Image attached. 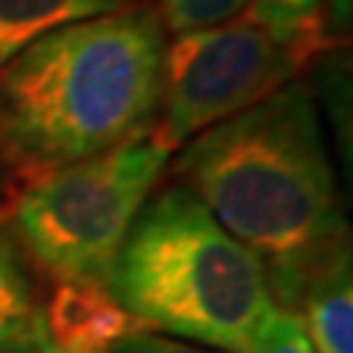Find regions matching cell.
I'll return each instance as SVG.
<instances>
[{"mask_svg": "<svg viewBox=\"0 0 353 353\" xmlns=\"http://www.w3.org/2000/svg\"><path fill=\"white\" fill-rule=\"evenodd\" d=\"M168 171L256 253L280 309L292 312L309 274L347 248L336 174L303 85H283L197 132Z\"/></svg>", "mask_w": 353, "mask_h": 353, "instance_id": "6da1fadb", "label": "cell"}, {"mask_svg": "<svg viewBox=\"0 0 353 353\" xmlns=\"http://www.w3.org/2000/svg\"><path fill=\"white\" fill-rule=\"evenodd\" d=\"M165 27L127 6L41 36L0 68V224L21 189L150 130L162 97Z\"/></svg>", "mask_w": 353, "mask_h": 353, "instance_id": "7a4b0ae2", "label": "cell"}, {"mask_svg": "<svg viewBox=\"0 0 353 353\" xmlns=\"http://www.w3.org/2000/svg\"><path fill=\"white\" fill-rule=\"evenodd\" d=\"M106 289L141 327L233 353L274 309L259 256L176 183L139 209Z\"/></svg>", "mask_w": 353, "mask_h": 353, "instance_id": "3957f363", "label": "cell"}, {"mask_svg": "<svg viewBox=\"0 0 353 353\" xmlns=\"http://www.w3.org/2000/svg\"><path fill=\"white\" fill-rule=\"evenodd\" d=\"M171 150L150 130L97 157L36 176L3 215L15 248L53 283L109 280L112 262L168 168Z\"/></svg>", "mask_w": 353, "mask_h": 353, "instance_id": "277c9868", "label": "cell"}, {"mask_svg": "<svg viewBox=\"0 0 353 353\" xmlns=\"http://www.w3.org/2000/svg\"><path fill=\"white\" fill-rule=\"evenodd\" d=\"M327 44L324 30H274L248 18L183 32L165 44L159 118L150 136L168 150L185 145L206 127L292 85Z\"/></svg>", "mask_w": 353, "mask_h": 353, "instance_id": "5b68a950", "label": "cell"}, {"mask_svg": "<svg viewBox=\"0 0 353 353\" xmlns=\"http://www.w3.org/2000/svg\"><path fill=\"white\" fill-rule=\"evenodd\" d=\"M41 312L48 339L59 353H109L141 330L103 283L88 280L57 283Z\"/></svg>", "mask_w": 353, "mask_h": 353, "instance_id": "8992f818", "label": "cell"}, {"mask_svg": "<svg viewBox=\"0 0 353 353\" xmlns=\"http://www.w3.org/2000/svg\"><path fill=\"white\" fill-rule=\"evenodd\" d=\"M292 312L301 318L315 353H353L350 248H341L309 274Z\"/></svg>", "mask_w": 353, "mask_h": 353, "instance_id": "52a82bcc", "label": "cell"}, {"mask_svg": "<svg viewBox=\"0 0 353 353\" xmlns=\"http://www.w3.org/2000/svg\"><path fill=\"white\" fill-rule=\"evenodd\" d=\"M127 6L132 0H0V68L53 30Z\"/></svg>", "mask_w": 353, "mask_h": 353, "instance_id": "ba28073f", "label": "cell"}, {"mask_svg": "<svg viewBox=\"0 0 353 353\" xmlns=\"http://www.w3.org/2000/svg\"><path fill=\"white\" fill-rule=\"evenodd\" d=\"M32 280L12 236L0 224V341L39 312Z\"/></svg>", "mask_w": 353, "mask_h": 353, "instance_id": "9c48e42d", "label": "cell"}, {"mask_svg": "<svg viewBox=\"0 0 353 353\" xmlns=\"http://www.w3.org/2000/svg\"><path fill=\"white\" fill-rule=\"evenodd\" d=\"M250 0H162V27L174 36L197 30H212L230 24L239 12H245Z\"/></svg>", "mask_w": 353, "mask_h": 353, "instance_id": "30bf717a", "label": "cell"}, {"mask_svg": "<svg viewBox=\"0 0 353 353\" xmlns=\"http://www.w3.org/2000/svg\"><path fill=\"white\" fill-rule=\"evenodd\" d=\"M324 0H250L248 21L274 30H324Z\"/></svg>", "mask_w": 353, "mask_h": 353, "instance_id": "8fae6325", "label": "cell"}, {"mask_svg": "<svg viewBox=\"0 0 353 353\" xmlns=\"http://www.w3.org/2000/svg\"><path fill=\"white\" fill-rule=\"evenodd\" d=\"M250 353H315V347L306 336L301 318L289 309L274 306L253 336Z\"/></svg>", "mask_w": 353, "mask_h": 353, "instance_id": "7c38bea8", "label": "cell"}, {"mask_svg": "<svg viewBox=\"0 0 353 353\" xmlns=\"http://www.w3.org/2000/svg\"><path fill=\"white\" fill-rule=\"evenodd\" d=\"M109 353H212V350H201L194 345H183L176 339H162V336L139 330V333L127 336L124 341H118Z\"/></svg>", "mask_w": 353, "mask_h": 353, "instance_id": "4fadbf2b", "label": "cell"}, {"mask_svg": "<svg viewBox=\"0 0 353 353\" xmlns=\"http://www.w3.org/2000/svg\"><path fill=\"white\" fill-rule=\"evenodd\" d=\"M44 353H59L57 347H53V345H48V347H44Z\"/></svg>", "mask_w": 353, "mask_h": 353, "instance_id": "5bb4252c", "label": "cell"}]
</instances>
